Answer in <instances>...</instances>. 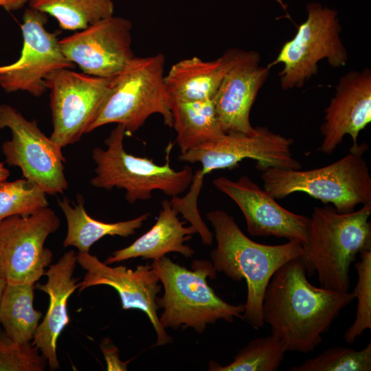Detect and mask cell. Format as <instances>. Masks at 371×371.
Segmentation results:
<instances>
[{"label": "cell", "instance_id": "obj_1", "mask_svg": "<svg viewBox=\"0 0 371 371\" xmlns=\"http://www.w3.org/2000/svg\"><path fill=\"white\" fill-rule=\"evenodd\" d=\"M354 300L352 292L313 285L303 262L296 258L284 263L270 279L262 300V317L286 352L308 353Z\"/></svg>", "mask_w": 371, "mask_h": 371}, {"label": "cell", "instance_id": "obj_2", "mask_svg": "<svg viewBox=\"0 0 371 371\" xmlns=\"http://www.w3.org/2000/svg\"><path fill=\"white\" fill-rule=\"evenodd\" d=\"M206 218L216 240V247L210 254L215 271L234 281L245 280L247 295L243 319L255 329L262 328V300L269 280L284 263L300 258L302 245L293 241L277 245L256 243L242 232L232 215L222 210L209 212Z\"/></svg>", "mask_w": 371, "mask_h": 371}, {"label": "cell", "instance_id": "obj_3", "mask_svg": "<svg viewBox=\"0 0 371 371\" xmlns=\"http://www.w3.org/2000/svg\"><path fill=\"white\" fill-rule=\"evenodd\" d=\"M371 204L339 213L333 205L315 206L300 260L307 276L317 274L320 286L349 291L350 267L358 254L371 250Z\"/></svg>", "mask_w": 371, "mask_h": 371}, {"label": "cell", "instance_id": "obj_4", "mask_svg": "<svg viewBox=\"0 0 371 371\" xmlns=\"http://www.w3.org/2000/svg\"><path fill=\"white\" fill-rule=\"evenodd\" d=\"M151 267L164 289L156 299L163 309L159 322L164 328H192L203 333L208 324L218 320L232 323L243 319L244 305L226 302L208 284L207 278L214 279L216 274L211 262L195 260L190 270L164 256L153 260Z\"/></svg>", "mask_w": 371, "mask_h": 371}, {"label": "cell", "instance_id": "obj_5", "mask_svg": "<svg viewBox=\"0 0 371 371\" xmlns=\"http://www.w3.org/2000/svg\"><path fill=\"white\" fill-rule=\"evenodd\" d=\"M366 145L321 168L302 170L270 167L262 171L264 190L275 199L304 192L331 203L339 213L353 212L359 205L371 204V176L363 157Z\"/></svg>", "mask_w": 371, "mask_h": 371}, {"label": "cell", "instance_id": "obj_6", "mask_svg": "<svg viewBox=\"0 0 371 371\" xmlns=\"http://www.w3.org/2000/svg\"><path fill=\"white\" fill-rule=\"evenodd\" d=\"M165 64L162 53L131 59L111 78L109 93L87 133L115 123L131 134L153 114L161 115L164 124L172 127L170 98L164 80Z\"/></svg>", "mask_w": 371, "mask_h": 371}, {"label": "cell", "instance_id": "obj_7", "mask_svg": "<svg viewBox=\"0 0 371 371\" xmlns=\"http://www.w3.org/2000/svg\"><path fill=\"white\" fill-rule=\"evenodd\" d=\"M126 134L124 126L117 124L104 140L106 148L96 147L93 150L92 159L96 164V175L91 179L93 186L108 190L123 188L126 200L134 203L151 199L154 190L173 197L190 186L192 168L186 166L175 170L170 165V143L165 164L158 165L152 159L128 153L123 144Z\"/></svg>", "mask_w": 371, "mask_h": 371}, {"label": "cell", "instance_id": "obj_8", "mask_svg": "<svg viewBox=\"0 0 371 371\" xmlns=\"http://www.w3.org/2000/svg\"><path fill=\"white\" fill-rule=\"evenodd\" d=\"M307 18L301 23L294 37L282 47L269 69L282 63L279 73L284 90L302 87L306 80L317 74V63L326 58L330 66L346 65L348 52L340 38L341 27L337 12L320 3L306 5Z\"/></svg>", "mask_w": 371, "mask_h": 371}, {"label": "cell", "instance_id": "obj_9", "mask_svg": "<svg viewBox=\"0 0 371 371\" xmlns=\"http://www.w3.org/2000/svg\"><path fill=\"white\" fill-rule=\"evenodd\" d=\"M8 128L12 139L2 144L9 166L19 167L23 178L38 184L49 194H63L68 183L62 148L38 127L8 104L0 105V128Z\"/></svg>", "mask_w": 371, "mask_h": 371}, {"label": "cell", "instance_id": "obj_10", "mask_svg": "<svg viewBox=\"0 0 371 371\" xmlns=\"http://www.w3.org/2000/svg\"><path fill=\"white\" fill-rule=\"evenodd\" d=\"M111 78L71 69L56 70L45 78L50 91L53 131L49 137L54 142L63 148L87 133L109 93Z\"/></svg>", "mask_w": 371, "mask_h": 371}, {"label": "cell", "instance_id": "obj_11", "mask_svg": "<svg viewBox=\"0 0 371 371\" xmlns=\"http://www.w3.org/2000/svg\"><path fill=\"white\" fill-rule=\"evenodd\" d=\"M59 226V218L48 207L0 223V271L6 282L35 284L45 274L53 257L45 242Z\"/></svg>", "mask_w": 371, "mask_h": 371}, {"label": "cell", "instance_id": "obj_12", "mask_svg": "<svg viewBox=\"0 0 371 371\" xmlns=\"http://www.w3.org/2000/svg\"><path fill=\"white\" fill-rule=\"evenodd\" d=\"M254 135L239 132L224 133L180 154L181 161L201 164L204 175L215 170L232 169L245 159L256 161L259 170L270 168L301 169V163L292 153L293 140L259 126Z\"/></svg>", "mask_w": 371, "mask_h": 371}, {"label": "cell", "instance_id": "obj_13", "mask_svg": "<svg viewBox=\"0 0 371 371\" xmlns=\"http://www.w3.org/2000/svg\"><path fill=\"white\" fill-rule=\"evenodd\" d=\"M44 12L26 8L21 25L23 47L18 60L0 65V87L6 92L26 91L39 97L46 90L45 78L60 69H72L74 64L62 52L56 34L45 28Z\"/></svg>", "mask_w": 371, "mask_h": 371}, {"label": "cell", "instance_id": "obj_14", "mask_svg": "<svg viewBox=\"0 0 371 371\" xmlns=\"http://www.w3.org/2000/svg\"><path fill=\"white\" fill-rule=\"evenodd\" d=\"M130 20L111 16L58 40L65 56L83 73L105 78L118 74L135 56Z\"/></svg>", "mask_w": 371, "mask_h": 371}, {"label": "cell", "instance_id": "obj_15", "mask_svg": "<svg viewBox=\"0 0 371 371\" xmlns=\"http://www.w3.org/2000/svg\"><path fill=\"white\" fill-rule=\"evenodd\" d=\"M77 263L87 271L82 281L78 284L80 293L93 286L113 287L120 297L122 309L140 310L148 316L157 334L153 346L172 341L159 322L156 299L161 286L151 265H138L135 270L123 265L113 267L89 252H78Z\"/></svg>", "mask_w": 371, "mask_h": 371}, {"label": "cell", "instance_id": "obj_16", "mask_svg": "<svg viewBox=\"0 0 371 371\" xmlns=\"http://www.w3.org/2000/svg\"><path fill=\"white\" fill-rule=\"evenodd\" d=\"M213 184L238 206L251 236L284 238L301 245L306 243L310 218L282 207L247 175L236 181L219 177Z\"/></svg>", "mask_w": 371, "mask_h": 371}, {"label": "cell", "instance_id": "obj_17", "mask_svg": "<svg viewBox=\"0 0 371 371\" xmlns=\"http://www.w3.org/2000/svg\"><path fill=\"white\" fill-rule=\"evenodd\" d=\"M324 113L320 127V152L332 154L346 135L352 139L350 151H358L365 146V144H358L357 138L371 122L370 69L351 71L341 76Z\"/></svg>", "mask_w": 371, "mask_h": 371}, {"label": "cell", "instance_id": "obj_18", "mask_svg": "<svg viewBox=\"0 0 371 371\" xmlns=\"http://www.w3.org/2000/svg\"><path fill=\"white\" fill-rule=\"evenodd\" d=\"M260 54L241 50L212 98L220 126L225 133L254 135L249 115L257 94L269 74L260 65Z\"/></svg>", "mask_w": 371, "mask_h": 371}, {"label": "cell", "instance_id": "obj_19", "mask_svg": "<svg viewBox=\"0 0 371 371\" xmlns=\"http://www.w3.org/2000/svg\"><path fill=\"white\" fill-rule=\"evenodd\" d=\"M77 263V253L69 250L45 272L47 280L35 288L49 295V304L43 321L38 324L32 344L41 352L51 370L60 368L56 354L58 339L69 323L67 301L78 286L73 274Z\"/></svg>", "mask_w": 371, "mask_h": 371}, {"label": "cell", "instance_id": "obj_20", "mask_svg": "<svg viewBox=\"0 0 371 371\" xmlns=\"http://www.w3.org/2000/svg\"><path fill=\"white\" fill-rule=\"evenodd\" d=\"M178 214L170 201L163 200L155 225L129 246L113 252L104 263L110 265L136 258L156 260L170 252L187 258L192 257L194 251L184 243L197 232L192 225L185 227Z\"/></svg>", "mask_w": 371, "mask_h": 371}, {"label": "cell", "instance_id": "obj_21", "mask_svg": "<svg viewBox=\"0 0 371 371\" xmlns=\"http://www.w3.org/2000/svg\"><path fill=\"white\" fill-rule=\"evenodd\" d=\"M240 52L229 49L214 60L205 61L195 56L175 63L164 78L170 100L212 98Z\"/></svg>", "mask_w": 371, "mask_h": 371}, {"label": "cell", "instance_id": "obj_22", "mask_svg": "<svg viewBox=\"0 0 371 371\" xmlns=\"http://www.w3.org/2000/svg\"><path fill=\"white\" fill-rule=\"evenodd\" d=\"M58 204L67 223L63 247L74 246L78 252L82 253H89L91 247L106 236L128 237L134 234L150 216L149 213H145L131 220L109 223L89 216L85 209L81 195L77 196V204L71 205L69 199L66 197L58 199Z\"/></svg>", "mask_w": 371, "mask_h": 371}, {"label": "cell", "instance_id": "obj_23", "mask_svg": "<svg viewBox=\"0 0 371 371\" xmlns=\"http://www.w3.org/2000/svg\"><path fill=\"white\" fill-rule=\"evenodd\" d=\"M172 126L181 154L214 139L222 131L212 98L194 101L170 100Z\"/></svg>", "mask_w": 371, "mask_h": 371}, {"label": "cell", "instance_id": "obj_24", "mask_svg": "<svg viewBox=\"0 0 371 371\" xmlns=\"http://www.w3.org/2000/svg\"><path fill=\"white\" fill-rule=\"evenodd\" d=\"M35 284L6 282L0 302V324L13 341L30 343L42 313L33 306Z\"/></svg>", "mask_w": 371, "mask_h": 371}, {"label": "cell", "instance_id": "obj_25", "mask_svg": "<svg viewBox=\"0 0 371 371\" xmlns=\"http://www.w3.org/2000/svg\"><path fill=\"white\" fill-rule=\"evenodd\" d=\"M29 7L54 17L65 30H81L113 15L112 0H29Z\"/></svg>", "mask_w": 371, "mask_h": 371}, {"label": "cell", "instance_id": "obj_26", "mask_svg": "<svg viewBox=\"0 0 371 371\" xmlns=\"http://www.w3.org/2000/svg\"><path fill=\"white\" fill-rule=\"evenodd\" d=\"M286 350L282 341L269 335L258 337L240 349L234 361L222 366L215 361L209 363L210 371H276L284 359Z\"/></svg>", "mask_w": 371, "mask_h": 371}, {"label": "cell", "instance_id": "obj_27", "mask_svg": "<svg viewBox=\"0 0 371 371\" xmlns=\"http://www.w3.org/2000/svg\"><path fill=\"white\" fill-rule=\"evenodd\" d=\"M47 193L25 178L0 182V223L13 216H27L49 205Z\"/></svg>", "mask_w": 371, "mask_h": 371}, {"label": "cell", "instance_id": "obj_28", "mask_svg": "<svg viewBox=\"0 0 371 371\" xmlns=\"http://www.w3.org/2000/svg\"><path fill=\"white\" fill-rule=\"evenodd\" d=\"M371 342L362 350L328 348L319 355L291 367L289 371H370Z\"/></svg>", "mask_w": 371, "mask_h": 371}, {"label": "cell", "instance_id": "obj_29", "mask_svg": "<svg viewBox=\"0 0 371 371\" xmlns=\"http://www.w3.org/2000/svg\"><path fill=\"white\" fill-rule=\"evenodd\" d=\"M359 254L360 260L355 264L358 278L352 292L357 298L356 317L344 335L348 344L353 343L366 330L371 329V250Z\"/></svg>", "mask_w": 371, "mask_h": 371}, {"label": "cell", "instance_id": "obj_30", "mask_svg": "<svg viewBox=\"0 0 371 371\" xmlns=\"http://www.w3.org/2000/svg\"><path fill=\"white\" fill-rule=\"evenodd\" d=\"M46 363L32 343H17L0 334V371H43Z\"/></svg>", "mask_w": 371, "mask_h": 371}, {"label": "cell", "instance_id": "obj_31", "mask_svg": "<svg viewBox=\"0 0 371 371\" xmlns=\"http://www.w3.org/2000/svg\"><path fill=\"white\" fill-rule=\"evenodd\" d=\"M204 177L201 170H197L193 175L192 181L190 184L191 189L188 194L183 198L178 196H173L170 202L178 212L182 214L186 220L195 227L201 236L202 243L205 245H211L213 242V234L201 217L197 208V198L203 185Z\"/></svg>", "mask_w": 371, "mask_h": 371}, {"label": "cell", "instance_id": "obj_32", "mask_svg": "<svg viewBox=\"0 0 371 371\" xmlns=\"http://www.w3.org/2000/svg\"><path fill=\"white\" fill-rule=\"evenodd\" d=\"M104 357L108 371H126L128 361L123 362L120 359V352L109 338L102 339L100 345Z\"/></svg>", "mask_w": 371, "mask_h": 371}, {"label": "cell", "instance_id": "obj_33", "mask_svg": "<svg viewBox=\"0 0 371 371\" xmlns=\"http://www.w3.org/2000/svg\"><path fill=\"white\" fill-rule=\"evenodd\" d=\"M29 0H0V6L6 10H17L24 7Z\"/></svg>", "mask_w": 371, "mask_h": 371}, {"label": "cell", "instance_id": "obj_34", "mask_svg": "<svg viewBox=\"0 0 371 371\" xmlns=\"http://www.w3.org/2000/svg\"><path fill=\"white\" fill-rule=\"evenodd\" d=\"M9 176V170L4 166V164L0 161V182L5 181Z\"/></svg>", "mask_w": 371, "mask_h": 371}, {"label": "cell", "instance_id": "obj_35", "mask_svg": "<svg viewBox=\"0 0 371 371\" xmlns=\"http://www.w3.org/2000/svg\"><path fill=\"white\" fill-rule=\"evenodd\" d=\"M5 284V280L3 278H0V302Z\"/></svg>", "mask_w": 371, "mask_h": 371}, {"label": "cell", "instance_id": "obj_36", "mask_svg": "<svg viewBox=\"0 0 371 371\" xmlns=\"http://www.w3.org/2000/svg\"><path fill=\"white\" fill-rule=\"evenodd\" d=\"M0 278H3V277H2V275H1V271H0Z\"/></svg>", "mask_w": 371, "mask_h": 371}]
</instances>
